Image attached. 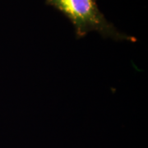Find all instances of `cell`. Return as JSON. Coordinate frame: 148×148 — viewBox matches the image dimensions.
Wrapping results in <instances>:
<instances>
[{
	"label": "cell",
	"instance_id": "1",
	"mask_svg": "<svg viewBox=\"0 0 148 148\" xmlns=\"http://www.w3.org/2000/svg\"><path fill=\"white\" fill-rule=\"evenodd\" d=\"M45 3L69 18L78 39L96 32L116 41H137L135 37L118 30L100 10L95 0H45Z\"/></svg>",
	"mask_w": 148,
	"mask_h": 148
}]
</instances>
